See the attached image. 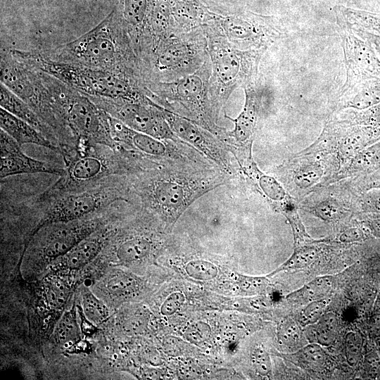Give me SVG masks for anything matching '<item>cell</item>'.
Here are the masks:
<instances>
[{"instance_id": "6da1fadb", "label": "cell", "mask_w": 380, "mask_h": 380, "mask_svg": "<svg viewBox=\"0 0 380 380\" xmlns=\"http://www.w3.org/2000/svg\"><path fill=\"white\" fill-rule=\"evenodd\" d=\"M127 177L138 208L172 227L197 199L231 178L209 160L156 158Z\"/></svg>"}, {"instance_id": "7a4b0ae2", "label": "cell", "mask_w": 380, "mask_h": 380, "mask_svg": "<svg viewBox=\"0 0 380 380\" xmlns=\"http://www.w3.org/2000/svg\"><path fill=\"white\" fill-rule=\"evenodd\" d=\"M34 68L91 98L144 101L125 75L58 61L39 52L11 50Z\"/></svg>"}, {"instance_id": "3957f363", "label": "cell", "mask_w": 380, "mask_h": 380, "mask_svg": "<svg viewBox=\"0 0 380 380\" xmlns=\"http://www.w3.org/2000/svg\"><path fill=\"white\" fill-rule=\"evenodd\" d=\"M122 47L121 30L113 11L95 27L48 56L58 61L125 75Z\"/></svg>"}, {"instance_id": "277c9868", "label": "cell", "mask_w": 380, "mask_h": 380, "mask_svg": "<svg viewBox=\"0 0 380 380\" xmlns=\"http://www.w3.org/2000/svg\"><path fill=\"white\" fill-rule=\"evenodd\" d=\"M62 122L88 144H99L118 149L108 122V115L87 96L46 74Z\"/></svg>"}, {"instance_id": "5b68a950", "label": "cell", "mask_w": 380, "mask_h": 380, "mask_svg": "<svg viewBox=\"0 0 380 380\" xmlns=\"http://www.w3.org/2000/svg\"><path fill=\"white\" fill-rule=\"evenodd\" d=\"M1 82L25 101L42 120L51 127L58 124L56 102L44 72L15 56L1 51Z\"/></svg>"}, {"instance_id": "8992f818", "label": "cell", "mask_w": 380, "mask_h": 380, "mask_svg": "<svg viewBox=\"0 0 380 380\" xmlns=\"http://www.w3.org/2000/svg\"><path fill=\"white\" fill-rule=\"evenodd\" d=\"M129 182L120 187L99 188L69 192L53 202L34 229L32 236L42 227L82 219L117 201L134 204Z\"/></svg>"}, {"instance_id": "52a82bcc", "label": "cell", "mask_w": 380, "mask_h": 380, "mask_svg": "<svg viewBox=\"0 0 380 380\" xmlns=\"http://www.w3.org/2000/svg\"><path fill=\"white\" fill-rule=\"evenodd\" d=\"M89 98L107 114L135 131L162 140L182 141L172 131L161 108L149 101Z\"/></svg>"}, {"instance_id": "ba28073f", "label": "cell", "mask_w": 380, "mask_h": 380, "mask_svg": "<svg viewBox=\"0 0 380 380\" xmlns=\"http://www.w3.org/2000/svg\"><path fill=\"white\" fill-rule=\"evenodd\" d=\"M108 122L113 139L127 149L160 160H209L184 141H173L157 139L135 131L109 115Z\"/></svg>"}, {"instance_id": "9c48e42d", "label": "cell", "mask_w": 380, "mask_h": 380, "mask_svg": "<svg viewBox=\"0 0 380 380\" xmlns=\"http://www.w3.org/2000/svg\"><path fill=\"white\" fill-rule=\"evenodd\" d=\"M163 113L173 133L194 147L230 177L237 173L229 148L212 132L195 121L162 108Z\"/></svg>"}, {"instance_id": "30bf717a", "label": "cell", "mask_w": 380, "mask_h": 380, "mask_svg": "<svg viewBox=\"0 0 380 380\" xmlns=\"http://www.w3.org/2000/svg\"><path fill=\"white\" fill-rule=\"evenodd\" d=\"M340 29L343 51L346 78L340 92L344 91L373 73H380V63L371 49L353 30L343 24L337 23Z\"/></svg>"}, {"instance_id": "8fae6325", "label": "cell", "mask_w": 380, "mask_h": 380, "mask_svg": "<svg viewBox=\"0 0 380 380\" xmlns=\"http://www.w3.org/2000/svg\"><path fill=\"white\" fill-rule=\"evenodd\" d=\"M222 27L231 41L247 48H259L281 35L270 18L254 14L229 17L223 21Z\"/></svg>"}, {"instance_id": "7c38bea8", "label": "cell", "mask_w": 380, "mask_h": 380, "mask_svg": "<svg viewBox=\"0 0 380 380\" xmlns=\"http://www.w3.org/2000/svg\"><path fill=\"white\" fill-rule=\"evenodd\" d=\"M68 163V167L62 175L63 177L57 184L58 189L61 191H75L82 185L93 184L112 172H120L110 167L107 159L99 154L82 152Z\"/></svg>"}, {"instance_id": "4fadbf2b", "label": "cell", "mask_w": 380, "mask_h": 380, "mask_svg": "<svg viewBox=\"0 0 380 380\" xmlns=\"http://www.w3.org/2000/svg\"><path fill=\"white\" fill-rule=\"evenodd\" d=\"M0 143L1 179L20 174L46 172L62 176L64 173L65 170L25 155L21 150V146L1 129Z\"/></svg>"}, {"instance_id": "5bb4252c", "label": "cell", "mask_w": 380, "mask_h": 380, "mask_svg": "<svg viewBox=\"0 0 380 380\" xmlns=\"http://www.w3.org/2000/svg\"><path fill=\"white\" fill-rule=\"evenodd\" d=\"M244 92V106L238 117L233 119L225 115L234 124V129L227 132L224 140L229 151L232 148L252 147L260 99L257 91L251 85L245 88Z\"/></svg>"}, {"instance_id": "9a60e30c", "label": "cell", "mask_w": 380, "mask_h": 380, "mask_svg": "<svg viewBox=\"0 0 380 380\" xmlns=\"http://www.w3.org/2000/svg\"><path fill=\"white\" fill-rule=\"evenodd\" d=\"M74 221L51 232L42 248V257L46 260L60 258L80 241L87 238L95 230L96 224L93 220Z\"/></svg>"}, {"instance_id": "2e32d148", "label": "cell", "mask_w": 380, "mask_h": 380, "mask_svg": "<svg viewBox=\"0 0 380 380\" xmlns=\"http://www.w3.org/2000/svg\"><path fill=\"white\" fill-rule=\"evenodd\" d=\"M1 129L13 138L20 146L33 144L56 151L58 148L40 131L8 112L0 109Z\"/></svg>"}, {"instance_id": "e0dca14e", "label": "cell", "mask_w": 380, "mask_h": 380, "mask_svg": "<svg viewBox=\"0 0 380 380\" xmlns=\"http://www.w3.org/2000/svg\"><path fill=\"white\" fill-rule=\"evenodd\" d=\"M162 239L147 234H130L117 246L115 256L122 263H134L149 258L160 245Z\"/></svg>"}, {"instance_id": "ac0fdd59", "label": "cell", "mask_w": 380, "mask_h": 380, "mask_svg": "<svg viewBox=\"0 0 380 380\" xmlns=\"http://www.w3.org/2000/svg\"><path fill=\"white\" fill-rule=\"evenodd\" d=\"M105 242L104 235L88 236L60 258L61 267L68 270L82 269L99 255Z\"/></svg>"}, {"instance_id": "d6986e66", "label": "cell", "mask_w": 380, "mask_h": 380, "mask_svg": "<svg viewBox=\"0 0 380 380\" xmlns=\"http://www.w3.org/2000/svg\"><path fill=\"white\" fill-rule=\"evenodd\" d=\"M0 105L1 108L27 122L44 135L51 134L46 124L34 110L1 82L0 84Z\"/></svg>"}, {"instance_id": "ffe728a7", "label": "cell", "mask_w": 380, "mask_h": 380, "mask_svg": "<svg viewBox=\"0 0 380 380\" xmlns=\"http://www.w3.org/2000/svg\"><path fill=\"white\" fill-rule=\"evenodd\" d=\"M380 101V84L360 82L340 92L336 108L339 110L354 108L362 110Z\"/></svg>"}, {"instance_id": "44dd1931", "label": "cell", "mask_w": 380, "mask_h": 380, "mask_svg": "<svg viewBox=\"0 0 380 380\" xmlns=\"http://www.w3.org/2000/svg\"><path fill=\"white\" fill-rule=\"evenodd\" d=\"M184 236V235H183ZM184 236L199 255V258L189 260L184 265L186 273L191 278L198 281H211L218 274V267L206 253L188 235Z\"/></svg>"}, {"instance_id": "7402d4cb", "label": "cell", "mask_w": 380, "mask_h": 380, "mask_svg": "<svg viewBox=\"0 0 380 380\" xmlns=\"http://www.w3.org/2000/svg\"><path fill=\"white\" fill-rule=\"evenodd\" d=\"M337 326L338 321L334 313H324L318 321L308 326L307 335L311 338L310 340L312 343L328 346L335 341Z\"/></svg>"}, {"instance_id": "603a6c76", "label": "cell", "mask_w": 380, "mask_h": 380, "mask_svg": "<svg viewBox=\"0 0 380 380\" xmlns=\"http://www.w3.org/2000/svg\"><path fill=\"white\" fill-rule=\"evenodd\" d=\"M175 93L182 102L190 104L196 109L201 108L203 110V82L198 75H190L182 79L176 86Z\"/></svg>"}, {"instance_id": "cb8c5ba5", "label": "cell", "mask_w": 380, "mask_h": 380, "mask_svg": "<svg viewBox=\"0 0 380 380\" xmlns=\"http://www.w3.org/2000/svg\"><path fill=\"white\" fill-rule=\"evenodd\" d=\"M154 3L152 0H122L125 23L132 29L141 28L144 26Z\"/></svg>"}, {"instance_id": "d4e9b609", "label": "cell", "mask_w": 380, "mask_h": 380, "mask_svg": "<svg viewBox=\"0 0 380 380\" xmlns=\"http://www.w3.org/2000/svg\"><path fill=\"white\" fill-rule=\"evenodd\" d=\"M80 338V329L74 307L65 312L60 319L55 331L54 338L59 344L76 342Z\"/></svg>"}, {"instance_id": "484cf974", "label": "cell", "mask_w": 380, "mask_h": 380, "mask_svg": "<svg viewBox=\"0 0 380 380\" xmlns=\"http://www.w3.org/2000/svg\"><path fill=\"white\" fill-rule=\"evenodd\" d=\"M331 284L329 277L317 278L291 295V299L300 303H310L319 300L329 291Z\"/></svg>"}, {"instance_id": "4316f807", "label": "cell", "mask_w": 380, "mask_h": 380, "mask_svg": "<svg viewBox=\"0 0 380 380\" xmlns=\"http://www.w3.org/2000/svg\"><path fill=\"white\" fill-rule=\"evenodd\" d=\"M82 312L90 322L99 324L104 322L109 315L107 307L89 289L82 293Z\"/></svg>"}, {"instance_id": "83f0119b", "label": "cell", "mask_w": 380, "mask_h": 380, "mask_svg": "<svg viewBox=\"0 0 380 380\" xmlns=\"http://www.w3.org/2000/svg\"><path fill=\"white\" fill-rule=\"evenodd\" d=\"M136 286L135 279L123 272L110 275L106 281V290L108 295L114 298L129 296L134 291Z\"/></svg>"}, {"instance_id": "f1b7e54d", "label": "cell", "mask_w": 380, "mask_h": 380, "mask_svg": "<svg viewBox=\"0 0 380 380\" xmlns=\"http://www.w3.org/2000/svg\"><path fill=\"white\" fill-rule=\"evenodd\" d=\"M189 55L188 48L182 44H174L162 49L157 63L161 69H170L181 65Z\"/></svg>"}, {"instance_id": "f546056e", "label": "cell", "mask_w": 380, "mask_h": 380, "mask_svg": "<svg viewBox=\"0 0 380 380\" xmlns=\"http://www.w3.org/2000/svg\"><path fill=\"white\" fill-rule=\"evenodd\" d=\"M301 336L300 329L294 320L287 319L280 326L279 340L281 344L294 348L300 342Z\"/></svg>"}, {"instance_id": "4dcf8cb0", "label": "cell", "mask_w": 380, "mask_h": 380, "mask_svg": "<svg viewBox=\"0 0 380 380\" xmlns=\"http://www.w3.org/2000/svg\"><path fill=\"white\" fill-rule=\"evenodd\" d=\"M345 355L347 362L351 367L357 365L362 348V338L360 335L354 331L348 332L344 341Z\"/></svg>"}, {"instance_id": "1f68e13d", "label": "cell", "mask_w": 380, "mask_h": 380, "mask_svg": "<svg viewBox=\"0 0 380 380\" xmlns=\"http://www.w3.org/2000/svg\"><path fill=\"white\" fill-rule=\"evenodd\" d=\"M322 175L319 167L310 165L300 168L295 175V182L300 188L305 189L317 183Z\"/></svg>"}, {"instance_id": "d6a6232c", "label": "cell", "mask_w": 380, "mask_h": 380, "mask_svg": "<svg viewBox=\"0 0 380 380\" xmlns=\"http://www.w3.org/2000/svg\"><path fill=\"white\" fill-rule=\"evenodd\" d=\"M300 357L310 366L320 367L325 361V353L321 345L312 343L303 347L300 351Z\"/></svg>"}, {"instance_id": "836d02e7", "label": "cell", "mask_w": 380, "mask_h": 380, "mask_svg": "<svg viewBox=\"0 0 380 380\" xmlns=\"http://www.w3.org/2000/svg\"><path fill=\"white\" fill-rule=\"evenodd\" d=\"M327 305L325 299H319L309 303L304 308L301 315V321L304 325L315 323L324 313Z\"/></svg>"}, {"instance_id": "e575fe53", "label": "cell", "mask_w": 380, "mask_h": 380, "mask_svg": "<svg viewBox=\"0 0 380 380\" xmlns=\"http://www.w3.org/2000/svg\"><path fill=\"white\" fill-rule=\"evenodd\" d=\"M315 213L320 218L331 221L338 218L342 215L343 210L337 201L327 199L319 203L315 208Z\"/></svg>"}, {"instance_id": "d590c367", "label": "cell", "mask_w": 380, "mask_h": 380, "mask_svg": "<svg viewBox=\"0 0 380 380\" xmlns=\"http://www.w3.org/2000/svg\"><path fill=\"white\" fill-rule=\"evenodd\" d=\"M252 362L256 371L262 376H268L272 369L269 354L262 347L256 348L252 354Z\"/></svg>"}, {"instance_id": "8d00e7d4", "label": "cell", "mask_w": 380, "mask_h": 380, "mask_svg": "<svg viewBox=\"0 0 380 380\" xmlns=\"http://www.w3.org/2000/svg\"><path fill=\"white\" fill-rule=\"evenodd\" d=\"M317 256V251L312 248H305L292 254L285 263L290 267H303L312 262Z\"/></svg>"}, {"instance_id": "74e56055", "label": "cell", "mask_w": 380, "mask_h": 380, "mask_svg": "<svg viewBox=\"0 0 380 380\" xmlns=\"http://www.w3.org/2000/svg\"><path fill=\"white\" fill-rule=\"evenodd\" d=\"M185 302V296L180 291L170 293L160 306V313L164 316L174 315Z\"/></svg>"}, {"instance_id": "f35d334b", "label": "cell", "mask_w": 380, "mask_h": 380, "mask_svg": "<svg viewBox=\"0 0 380 380\" xmlns=\"http://www.w3.org/2000/svg\"><path fill=\"white\" fill-rule=\"evenodd\" d=\"M364 238V234L360 229L351 228L343 232L340 236L342 242H353Z\"/></svg>"}, {"instance_id": "ab89813d", "label": "cell", "mask_w": 380, "mask_h": 380, "mask_svg": "<svg viewBox=\"0 0 380 380\" xmlns=\"http://www.w3.org/2000/svg\"><path fill=\"white\" fill-rule=\"evenodd\" d=\"M201 322L198 323V324L192 326L189 330V337L194 341H201L205 340V338L200 335V332L209 331L208 327L206 326V324H204L203 326H201Z\"/></svg>"}, {"instance_id": "60d3db41", "label": "cell", "mask_w": 380, "mask_h": 380, "mask_svg": "<svg viewBox=\"0 0 380 380\" xmlns=\"http://www.w3.org/2000/svg\"><path fill=\"white\" fill-rule=\"evenodd\" d=\"M371 227L374 234L380 237V220H372L371 222Z\"/></svg>"}, {"instance_id": "b9f144b4", "label": "cell", "mask_w": 380, "mask_h": 380, "mask_svg": "<svg viewBox=\"0 0 380 380\" xmlns=\"http://www.w3.org/2000/svg\"><path fill=\"white\" fill-rule=\"evenodd\" d=\"M201 1L208 5H212L213 4L211 0H201Z\"/></svg>"}, {"instance_id": "7bdbcfd3", "label": "cell", "mask_w": 380, "mask_h": 380, "mask_svg": "<svg viewBox=\"0 0 380 380\" xmlns=\"http://www.w3.org/2000/svg\"><path fill=\"white\" fill-rule=\"evenodd\" d=\"M376 206L380 208V198L378 200V201H376Z\"/></svg>"}]
</instances>
